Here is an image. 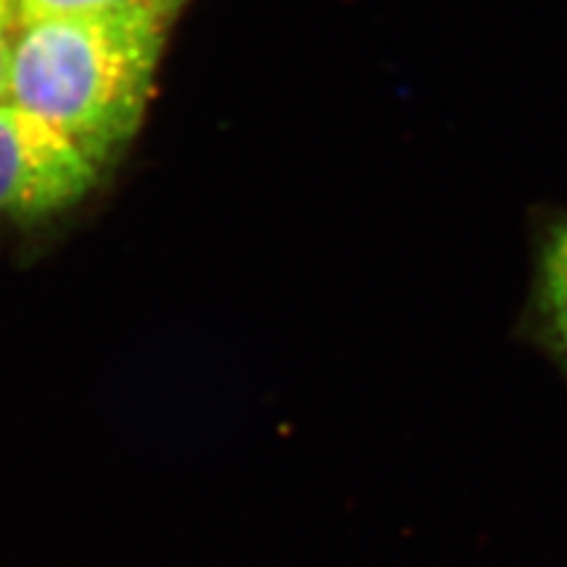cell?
Returning <instances> with one entry per match:
<instances>
[{"label":"cell","mask_w":567,"mask_h":567,"mask_svg":"<svg viewBox=\"0 0 567 567\" xmlns=\"http://www.w3.org/2000/svg\"><path fill=\"white\" fill-rule=\"evenodd\" d=\"M539 322L544 341L567 367V225L554 229L542 258Z\"/></svg>","instance_id":"3957f363"},{"label":"cell","mask_w":567,"mask_h":567,"mask_svg":"<svg viewBox=\"0 0 567 567\" xmlns=\"http://www.w3.org/2000/svg\"><path fill=\"white\" fill-rule=\"evenodd\" d=\"M187 0H20L22 27L43 17L85 14V12H140L175 22Z\"/></svg>","instance_id":"277c9868"},{"label":"cell","mask_w":567,"mask_h":567,"mask_svg":"<svg viewBox=\"0 0 567 567\" xmlns=\"http://www.w3.org/2000/svg\"><path fill=\"white\" fill-rule=\"evenodd\" d=\"M22 31L20 0H0V102L8 100L10 62L17 35Z\"/></svg>","instance_id":"5b68a950"},{"label":"cell","mask_w":567,"mask_h":567,"mask_svg":"<svg viewBox=\"0 0 567 567\" xmlns=\"http://www.w3.org/2000/svg\"><path fill=\"white\" fill-rule=\"evenodd\" d=\"M100 171L48 121L0 102V213L29 220L55 216L91 194Z\"/></svg>","instance_id":"7a4b0ae2"},{"label":"cell","mask_w":567,"mask_h":567,"mask_svg":"<svg viewBox=\"0 0 567 567\" xmlns=\"http://www.w3.org/2000/svg\"><path fill=\"white\" fill-rule=\"evenodd\" d=\"M171 24L140 12L29 22L12 50L8 100L110 166L147 114Z\"/></svg>","instance_id":"6da1fadb"}]
</instances>
